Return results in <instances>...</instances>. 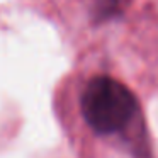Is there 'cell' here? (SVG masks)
Returning <instances> with one entry per match:
<instances>
[{"instance_id": "1", "label": "cell", "mask_w": 158, "mask_h": 158, "mask_svg": "<svg viewBox=\"0 0 158 158\" xmlns=\"http://www.w3.org/2000/svg\"><path fill=\"white\" fill-rule=\"evenodd\" d=\"M85 123L97 134H123L139 116L134 94L121 82L106 75L94 77L80 97Z\"/></svg>"}, {"instance_id": "2", "label": "cell", "mask_w": 158, "mask_h": 158, "mask_svg": "<svg viewBox=\"0 0 158 158\" xmlns=\"http://www.w3.org/2000/svg\"><path fill=\"white\" fill-rule=\"evenodd\" d=\"M95 5H97V17L109 19L112 15L121 14L124 0H95Z\"/></svg>"}]
</instances>
